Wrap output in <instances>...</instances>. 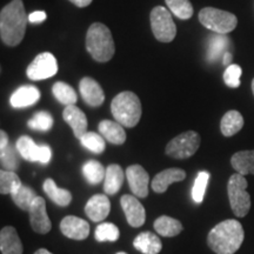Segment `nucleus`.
I'll list each match as a JSON object with an SVG mask.
<instances>
[{
    "instance_id": "a878e982",
    "label": "nucleus",
    "mask_w": 254,
    "mask_h": 254,
    "mask_svg": "<svg viewBox=\"0 0 254 254\" xmlns=\"http://www.w3.org/2000/svg\"><path fill=\"white\" fill-rule=\"evenodd\" d=\"M231 165L237 173L253 174L254 176V150L252 151H240L232 155Z\"/></svg>"
},
{
    "instance_id": "423d86ee",
    "label": "nucleus",
    "mask_w": 254,
    "mask_h": 254,
    "mask_svg": "<svg viewBox=\"0 0 254 254\" xmlns=\"http://www.w3.org/2000/svg\"><path fill=\"white\" fill-rule=\"evenodd\" d=\"M199 21L208 30L218 34H227L237 27L238 19L231 12L215 7H205L199 12Z\"/></svg>"
},
{
    "instance_id": "7ed1b4c3",
    "label": "nucleus",
    "mask_w": 254,
    "mask_h": 254,
    "mask_svg": "<svg viewBox=\"0 0 254 254\" xmlns=\"http://www.w3.org/2000/svg\"><path fill=\"white\" fill-rule=\"evenodd\" d=\"M86 49L95 62L107 63L113 58L116 45L110 28L101 23L92 24L86 34Z\"/></svg>"
},
{
    "instance_id": "f03ea898",
    "label": "nucleus",
    "mask_w": 254,
    "mask_h": 254,
    "mask_svg": "<svg viewBox=\"0 0 254 254\" xmlns=\"http://www.w3.org/2000/svg\"><path fill=\"white\" fill-rule=\"evenodd\" d=\"M244 238L243 225L234 219H227L209 231L207 244L215 254H234L240 249Z\"/></svg>"
},
{
    "instance_id": "1a4fd4ad",
    "label": "nucleus",
    "mask_w": 254,
    "mask_h": 254,
    "mask_svg": "<svg viewBox=\"0 0 254 254\" xmlns=\"http://www.w3.org/2000/svg\"><path fill=\"white\" fill-rule=\"evenodd\" d=\"M15 147L18 148L21 158L31 163L38 161V163L46 165L52 158V150L49 145H37L33 139L28 135L20 136L15 142Z\"/></svg>"
},
{
    "instance_id": "79ce46f5",
    "label": "nucleus",
    "mask_w": 254,
    "mask_h": 254,
    "mask_svg": "<svg viewBox=\"0 0 254 254\" xmlns=\"http://www.w3.org/2000/svg\"><path fill=\"white\" fill-rule=\"evenodd\" d=\"M69 1L72 2V4H74L77 7H80V8H84L88 6L92 2V0H69Z\"/></svg>"
},
{
    "instance_id": "6e6552de",
    "label": "nucleus",
    "mask_w": 254,
    "mask_h": 254,
    "mask_svg": "<svg viewBox=\"0 0 254 254\" xmlns=\"http://www.w3.org/2000/svg\"><path fill=\"white\" fill-rule=\"evenodd\" d=\"M201 138L194 131H187L179 134L168 142L166 154L174 159H187L194 155L198 151Z\"/></svg>"
},
{
    "instance_id": "f257e3e1",
    "label": "nucleus",
    "mask_w": 254,
    "mask_h": 254,
    "mask_svg": "<svg viewBox=\"0 0 254 254\" xmlns=\"http://www.w3.org/2000/svg\"><path fill=\"white\" fill-rule=\"evenodd\" d=\"M28 17L21 0H12L0 12V36L8 46L21 43L26 31Z\"/></svg>"
},
{
    "instance_id": "2eb2a0df",
    "label": "nucleus",
    "mask_w": 254,
    "mask_h": 254,
    "mask_svg": "<svg viewBox=\"0 0 254 254\" xmlns=\"http://www.w3.org/2000/svg\"><path fill=\"white\" fill-rule=\"evenodd\" d=\"M79 91H80L82 100H84L88 106L98 107L103 105L105 100L104 90L101 88L99 82L95 81L93 78H82L80 82H79Z\"/></svg>"
},
{
    "instance_id": "7c9ffc66",
    "label": "nucleus",
    "mask_w": 254,
    "mask_h": 254,
    "mask_svg": "<svg viewBox=\"0 0 254 254\" xmlns=\"http://www.w3.org/2000/svg\"><path fill=\"white\" fill-rule=\"evenodd\" d=\"M21 185L23 184L13 171H0V193L1 194H12L20 189Z\"/></svg>"
},
{
    "instance_id": "9d476101",
    "label": "nucleus",
    "mask_w": 254,
    "mask_h": 254,
    "mask_svg": "<svg viewBox=\"0 0 254 254\" xmlns=\"http://www.w3.org/2000/svg\"><path fill=\"white\" fill-rule=\"evenodd\" d=\"M57 72H58V63L56 57L50 52L38 55L26 69L28 79L34 81L55 77Z\"/></svg>"
},
{
    "instance_id": "5701e85b",
    "label": "nucleus",
    "mask_w": 254,
    "mask_h": 254,
    "mask_svg": "<svg viewBox=\"0 0 254 254\" xmlns=\"http://www.w3.org/2000/svg\"><path fill=\"white\" fill-rule=\"evenodd\" d=\"M133 246L142 254H158L163 249V244L152 232H142L133 241Z\"/></svg>"
},
{
    "instance_id": "f3484780",
    "label": "nucleus",
    "mask_w": 254,
    "mask_h": 254,
    "mask_svg": "<svg viewBox=\"0 0 254 254\" xmlns=\"http://www.w3.org/2000/svg\"><path fill=\"white\" fill-rule=\"evenodd\" d=\"M63 118L72 128L75 138L80 139L87 132L86 116L75 105H68V106L65 107L63 112Z\"/></svg>"
},
{
    "instance_id": "dca6fc26",
    "label": "nucleus",
    "mask_w": 254,
    "mask_h": 254,
    "mask_svg": "<svg viewBox=\"0 0 254 254\" xmlns=\"http://www.w3.org/2000/svg\"><path fill=\"white\" fill-rule=\"evenodd\" d=\"M111 212V201L107 194H95L85 206V213L92 221H103Z\"/></svg>"
},
{
    "instance_id": "aec40b11",
    "label": "nucleus",
    "mask_w": 254,
    "mask_h": 254,
    "mask_svg": "<svg viewBox=\"0 0 254 254\" xmlns=\"http://www.w3.org/2000/svg\"><path fill=\"white\" fill-rule=\"evenodd\" d=\"M0 250L2 254H23V244L14 227L6 226L0 232Z\"/></svg>"
},
{
    "instance_id": "e433bc0d",
    "label": "nucleus",
    "mask_w": 254,
    "mask_h": 254,
    "mask_svg": "<svg viewBox=\"0 0 254 254\" xmlns=\"http://www.w3.org/2000/svg\"><path fill=\"white\" fill-rule=\"evenodd\" d=\"M27 125L34 131L47 132L53 127V118L49 112L41 111V112H37L33 118L28 120Z\"/></svg>"
},
{
    "instance_id": "473e14b6",
    "label": "nucleus",
    "mask_w": 254,
    "mask_h": 254,
    "mask_svg": "<svg viewBox=\"0 0 254 254\" xmlns=\"http://www.w3.org/2000/svg\"><path fill=\"white\" fill-rule=\"evenodd\" d=\"M80 144L87 148L88 151L93 152L95 154H101L106 147V140L101 134H98L95 132H86L81 136Z\"/></svg>"
},
{
    "instance_id": "c03bdc74",
    "label": "nucleus",
    "mask_w": 254,
    "mask_h": 254,
    "mask_svg": "<svg viewBox=\"0 0 254 254\" xmlns=\"http://www.w3.org/2000/svg\"><path fill=\"white\" fill-rule=\"evenodd\" d=\"M34 254H52L50 252V251H47V250H45V249H40V250H38L36 253Z\"/></svg>"
},
{
    "instance_id": "cd10ccee",
    "label": "nucleus",
    "mask_w": 254,
    "mask_h": 254,
    "mask_svg": "<svg viewBox=\"0 0 254 254\" xmlns=\"http://www.w3.org/2000/svg\"><path fill=\"white\" fill-rule=\"evenodd\" d=\"M82 176L85 177L86 182L91 185H98L104 182L106 168L97 160H87L82 165Z\"/></svg>"
},
{
    "instance_id": "c756f323",
    "label": "nucleus",
    "mask_w": 254,
    "mask_h": 254,
    "mask_svg": "<svg viewBox=\"0 0 254 254\" xmlns=\"http://www.w3.org/2000/svg\"><path fill=\"white\" fill-rule=\"evenodd\" d=\"M52 93L60 104L66 105V106H68V105H75L78 100V95L75 93V91L73 90V87L63 81H58L53 85Z\"/></svg>"
},
{
    "instance_id": "58836bf2",
    "label": "nucleus",
    "mask_w": 254,
    "mask_h": 254,
    "mask_svg": "<svg viewBox=\"0 0 254 254\" xmlns=\"http://www.w3.org/2000/svg\"><path fill=\"white\" fill-rule=\"evenodd\" d=\"M243 69L239 65L232 64V65L227 66V68L224 72V81L228 87L237 88L240 86V77Z\"/></svg>"
},
{
    "instance_id": "412c9836",
    "label": "nucleus",
    "mask_w": 254,
    "mask_h": 254,
    "mask_svg": "<svg viewBox=\"0 0 254 254\" xmlns=\"http://www.w3.org/2000/svg\"><path fill=\"white\" fill-rule=\"evenodd\" d=\"M99 133L104 136L105 140L113 145H123L126 140V132L124 126L118 122L112 120H103L99 123Z\"/></svg>"
},
{
    "instance_id": "39448f33",
    "label": "nucleus",
    "mask_w": 254,
    "mask_h": 254,
    "mask_svg": "<svg viewBox=\"0 0 254 254\" xmlns=\"http://www.w3.org/2000/svg\"><path fill=\"white\" fill-rule=\"evenodd\" d=\"M246 189L247 180L243 174L236 173L231 176L227 184L228 200L233 213L240 218L246 217L251 208V195Z\"/></svg>"
},
{
    "instance_id": "0eeeda50",
    "label": "nucleus",
    "mask_w": 254,
    "mask_h": 254,
    "mask_svg": "<svg viewBox=\"0 0 254 254\" xmlns=\"http://www.w3.org/2000/svg\"><path fill=\"white\" fill-rule=\"evenodd\" d=\"M151 28L155 39L161 43H171L177 36V26L170 9L157 6L151 11Z\"/></svg>"
},
{
    "instance_id": "a19ab883",
    "label": "nucleus",
    "mask_w": 254,
    "mask_h": 254,
    "mask_svg": "<svg viewBox=\"0 0 254 254\" xmlns=\"http://www.w3.org/2000/svg\"><path fill=\"white\" fill-rule=\"evenodd\" d=\"M8 146V135L5 131H0V151L5 150Z\"/></svg>"
},
{
    "instance_id": "393cba45",
    "label": "nucleus",
    "mask_w": 254,
    "mask_h": 254,
    "mask_svg": "<svg viewBox=\"0 0 254 254\" xmlns=\"http://www.w3.org/2000/svg\"><path fill=\"white\" fill-rule=\"evenodd\" d=\"M154 230L159 236L172 238L180 234L184 230L183 224L177 219L168 217V215H161L154 221Z\"/></svg>"
},
{
    "instance_id": "c9c22d12",
    "label": "nucleus",
    "mask_w": 254,
    "mask_h": 254,
    "mask_svg": "<svg viewBox=\"0 0 254 254\" xmlns=\"http://www.w3.org/2000/svg\"><path fill=\"white\" fill-rule=\"evenodd\" d=\"M95 240L99 241V243H114L119 239L120 232L119 228L112 222H103L99 224V226L95 228Z\"/></svg>"
},
{
    "instance_id": "2f4dec72",
    "label": "nucleus",
    "mask_w": 254,
    "mask_h": 254,
    "mask_svg": "<svg viewBox=\"0 0 254 254\" xmlns=\"http://www.w3.org/2000/svg\"><path fill=\"white\" fill-rule=\"evenodd\" d=\"M36 192L33 190L30 189L28 186L21 185L20 189L15 190L14 193H12L11 198L13 200V202L18 206L19 208L23 209V211H30L31 205L33 204L34 199L37 198Z\"/></svg>"
},
{
    "instance_id": "4c0bfd02",
    "label": "nucleus",
    "mask_w": 254,
    "mask_h": 254,
    "mask_svg": "<svg viewBox=\"0 0 254 254\" xmlns=\"http://www.w3.org/2000/svg\"><path fill=\"white\" fill-rule=\"evenodd\" d=\"M209 173L206 171H200L198 176L195 178L194 185L192 189V198L196 204H201L204 201V196L206 193V189H207L208 180H209Z\"/></svg>"
},
{
    "instance_id": "49530a36",
    "label": "nucleus",
    "mask_w": 254,
    "mask_h": 254,
    "mask_svg": "<svg viewBox=\"0 0 254 254\" xmlns=\"http://www.w3.org/2000/svg\"><path fill=\"white\" fill-rule=\"evenodd\" d=\"M117 254H127V253H125V252H119V253H117Z\"/></svg>"
},
{
    "instance_id": "f8f14e48",
    "label": "nucleus",
    "mask_w": 254,
    "mask_h": 254,
    "mask_svg": "<svg viewBox=\"0 0 254 254\" xmlns=\"http://www.w3.org/2000/svg\"><path fill=\"white\" fill-rule=\"evenodd\" d=\"M126 178L133 195L136 198H146L148 195V183L150 177L140 165H132L127 167Z\"/></svg>"
},
{
    "instance_id": "72a5a7b5",
    "label": "nucleus",
    "mask_w": 254,
    "mask_h": 254,
    "mask_svg": "<svg viewBox=\"0 0 254 254\" xmlns=\"http://www.w3.org/2000/svg\"><path fill=\"white\" fill-rule=\"evenodd\" d=\"M20 153L18 148L14 146L8 145L5 150L0 151V163H1L2 168L7 171L18 170L20 166Z\"/></svg>"
},
{
    "instance_id": "4468645a",
    "label": "nucleus",
    "mask_w": 254,
    "mask_h": 254,
    "mask_svg": "<svg viewBox=\"0 0 254 254\" xmlns=\"http://www.w3.org/2000/svg\"><path fill=\"white\" fill-rule=\"evenodd\" d=\"M60 231L69 239L84 240L90 234V224L84 219L74 215H67L60 222Z\"/></svg>"
},
{
    "instance_id": "20e7f679",
    "label": "nucleus",
    "mask_w": 254,
    "mask_h": 254,
    "mask_svg": "<svg viewBox=\"0 0 254 254\" xmlns=\"http://www.w3.org/2000/svg\"><path fill=\"white\" fill-rule=\"evenodd\" d=\"M112 112L116 122L122 124L124 127H134L138 125L141 118V103L139 97L131 91H125L114 97L111 104Z\"/></svg>"
},
{
    "instance_id": "ddd939ff",
    "label": "nucleus",
    "mask_w": 254,
    "mask_h": 254,
    "mask_svg": "<svg viewBox=\"0 0 254 254\" xmlns=\"http://www.w3.org/2000/svg\"><path fill=\"white\" fill-rule=\"evenodd\" d=\"M120 205H122V208L126 215V220L129 224V226L138 228L145 224V208L135 195H123L122 199H120Z\"/></svg>"
},
{
    "instance_id": "a211bd4d",
    "label": "nucleus",
    "mask_w": 254,
    "mask_h": 254,
    "mask_svg": "<svg viewBox=\"0 0 254 254\" xmlns=\"http://www.w3.org/2000/svg\"><path fill=\"white\" fill-rule=\"evenodd\" d=\"M186 178L185 171L182 168H167L158 173L152 180V190L155 193H165L171 184L180 183Z\"/></svg>"
},
{
    "instance_id": "a18cd8bd",
    "label": "nucleus",
    "mask_w": 254,
    "mask_h": 254,
    "mask_svg": "<svg viewBox=\"0 0 254 254\" xmlns=\"http://www.w3.org/2000/svg\"><path fill=\"white\" fill-rule=\"evenodd\" d=\"M252 91H253V94H254V79L252 80Z\"/></svg>"
},
{
    "instance_id": "4be33fe9",
    "label": "nucleus",
    "mask_w": 254,
    "mask_h": 254,
    "mask_svg": "<svg viewBox=\"0 0 254 254\" xmlns=\"http://www.w3.org/2000/svg\"><path fill=\"white\" fill-rule=\"evenodd\" d=\"M126 173H124L123 168L117 164L110 165L106 168V174L104 179L105 194L114 195L122 189Z\"/></svg>"
},
{
    "instance_id": "37998d69",
    "label": "nucleus",
    "mask_w": 254,
    "mask_h": 254,
    "mask_svg": "<svg viewBox=\"0 0 254 254\" xmlns=\"http://www.w3.org/2000/svg\"><path fill=\"white\" fill-rule=\"evenodd\" d=\"M232 59H233V57H232L230 52H226L224 56H222V63H224V65H227V66L232 65Z\"/></svg>"
},
{
    "instance_id": "ea45409f",
    "label": "nucleus",
    "mask_w": 254,
    "mask_h": 254,
    "mask_svg": "<svg viewBox=\"0 0 254 254\" xmlns=\"http://www.w3.org/2000/svg\"><path fill=\"white\" fill-rule=\"evenodd\" d=\"M46 20V13L44 11H36L28 15V21L32 24H40Z\"/></svg>"
},
{
    "instance_id": "bb28decb",
    "label": "nucleus",
    "mask_w": 254,
    "mask_h": 254,
    "mask_svg": "<svg viewBox=\"0 0 254 254\" xmlns=\"http://www.w3.org/2000/svg\"><path fill=\"white\" fill-rule=\"evenodd\" d=\"M244 127V118L238 111H228L225 113L220 122V131L225 136L237 134Z\"/></svg>"
},
{
    "instance_id": "9b49d317",
    "label": "nucleus",
    "mask_w": 254,
    "mask_h": 254,
    "mask_svg": "<svg viewBox=\"0 0 254 254\" xmlns=\"http://www.w3.org/2000/svg\"><path fill=\"white\" fill-rule=\"evenodd\" d=\"M30 222L31 227L36 233L46 234L51 231L52 224L46 211V201L41 196H37L33 204L31 205L30 211Z\"/></svg>"
},
{
    "instance_id": "6ab92c4d",
    "label": "nucleus",
    "mask_w": 254,
    "mask_h": 254,
    "mask_svg": "<svg viewBox=\"0 0 254 254\" xmlns=\"http://www.w3.org/2000/svg\"><path fill=\"white\" fill-rule=\"evenodd\" d=\"M40 99V91L33 85H25L20 86L13 92L11 95V106L14 109H24V107L32 106L37 104V101Z\"/></svg>"
},
{
    "instance_id": "f704fd0d",
    "label": "nucleus",
    "mask_w": 254,
    "mask_h": 254,
    "mask_svg": "<svg viewBox=\"0 0 254 254\" xmlns=\"http://www.w3.org/2000/svg\"><path fill=\"white\" fill-rule=\"evenodd\" d=\"M171 13L182 20H187L193 15V6L190 0H165Z\"/></svg>"
},
{
    "instance_id": "b1692460",
    "label": "nucleus",
    "mask_w": 254,
    "mask_h": 254,
    "mask_svg": "<svg viewBox=\"0 0 254 254\" xmlns=\"http://www.w3.org/2000/svg\"><path fill=\"white\" fill-rule=\"evenodd\" d=\"M43 189L45 190L46 195L49 196V198L52 200L57 206L66 207V206L71 204L72 201L71 192L65 189H60V187L56 185L55 180L51 179V178H49V179H46L45 182H44Z\"/></svg>"
},
{
    "instance_id": "c85d7f7f",
    "label": "nucleus",
    "mask_w": 254,
    "mask_h": 254,
    "mask_svg": "<svg viewBox=\"0 0 254 254\" xmlns=\"http://www.w3.org/2000/svg\"><path fill=\"white\" fill-rule=\"evenodd\" d=\"M230 45V40L225 34L215 33L211 36L208 41L207 59L209 62H215L227 52L226 49Z\"/></svg>"
}]
</instances>
